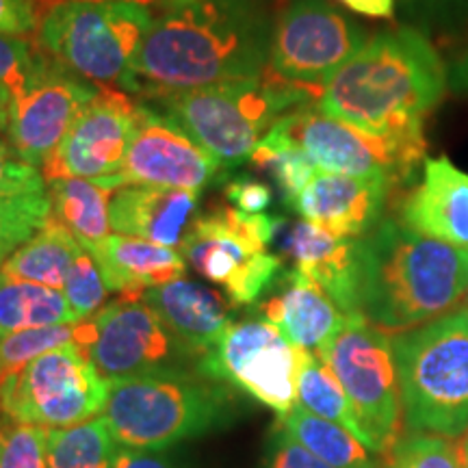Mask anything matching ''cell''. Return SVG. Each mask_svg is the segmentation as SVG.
<instances>
[{
	"label": "cell",
	"instance_id": "obj_1",
	"mask_svg": "<svg viewBox=\"0 0 468 468\" xmlns=\"http://www.w3.org/2000/svg\"><path fill=\"white\" fill-rule=\"evenodd\" d=\"M269 44L248 0H163L134 61V83L154 98L256 79L267 69Z\"/></svg>",
	"mask_w": 468,
	"mask_h": 468
},
{
	"label": "cell",
	"instance_id": "obj_2",
	"mask_svg": "<svg viewBox=\"0 0 468 468\" xmlns=\"http://www.w3.org/2000/svg\"><path fill=\"white\" fill-rule=\"evenodd\" d=\"M447 87V68L430 39L403 27L368 39L332 76L317 107L365 131L410 137L423 134Z\"/></svg>",
	"mask_w": 468,
	"mask_h": 468
},
{
	"label": "cell",
	"instance_id": "obj_3",
	"mask_svg": "<svg viewBox=\"0 0 468 468\" xmlns=\"http://www.w3.org/2000/svg\"><path fill=\"white\" fill-rule=\"evenodd\" d=\"M360 313L384 332L452 313L468 292V250L384 219L358 241Z\"/></svg>",
	"mask_w": 468,
	"mask_h": 468
},
{
	"label": "cell",
	"instance_id": "obj_4",
	"mask_svg": "<svg viewBox=\"0 0 468 468\" xmlns=\"http://www.w3.org/2000/svg\"><path fill=\"white\" fill-rule=\"evenodd\" d=\"M403 423L410 434L468 431V308L393 336Z\"/></svg>",
	"mask_w": 468,
	"mask_h": 468
},
{
	"label": "cell",
	"instance_id": "obj_5",
	"mask_svg": "<svg viewBox=\"0 0 468 468\" xmlns=\"http://www.w3.org/2000/svg\"><path fill=\"white\" fill-rule=\"evenodd\" d=\"M154 101L221 165H237L250 159L286 111L308 102L310 96L267 68L256 79L167 91Z\"/></svg>",
	"mask_w": 468,
	"mask_h": 468
},
{
	"label": "cell",
	"instance_id": "obj_6",
	"mask_svg": "<svg viewBox=\"0 0 468 468\" xmlns=\"http://www.w3.org/2000/svg\"><path fill=\"white\" fill-rule=\"evenodd\" d=\"M150 25L137 0H58L39 22V50L87 83L137 91L134 61Z\"/></svg>",
	"mask_w": 468,
	"mask_h": 468
},
{
	"label": "cell",
	"instance_id": "obj_7",
	"mask_svg": "<svg viewBox=\"0 0 468 468\" xmlns=\"http://www.w3.org/2000/svg\"><path fill=\"white\" fill-rule=\"evenodd\" d=\"M208 378H191L176 368L109 379L102 417L117 444L165 449L215 430L228 414V395Z\"/></svg>",
	"mask_w": 468,
	"mask_h": 468
},
{
	"label": "cell",
	"instance_id": "obj_8",
	"mask_svg": "<svg viewBox=\"0 0 468 468\" xmlns=\"http://www.w3.org/2000/svg\"><path fill=\"white\" fill-rule=\"evenodd\" d=\"M280 226L282 219L265 213L218 208L191 221L180 241V254L193 271L221 286L232 306H248L282 269V261L267 251Z\"/></svg>",
	"mask_w": 468,
	"mask_h": 468
},
{
	"label": "cell",
	"instance_id": "obj_9",
	"mask_svg": "<svg viewBox=\"0 0 468 468\" xmlns=\"http://www.w3.org/2000/svg\"><path fill=\"white\" fill-rule=\"evenodd\" d=\"M317 356L347 393L365 444L384 460L406 425L393 336L367 317H351Z\"/></svg>",
	"mask_w": 468,
	"mask_h": 468
},
{
	"label": "cell",
	"instance_id": "obj_10",
	"mask_svg": "<svg viewBox=\"0 0 468 468\" xmlns=\"http://www.w3.org/2000/svg\"><path fill=\"white\" fill-rule=\"evenodd\" d=\"M107 399V379L79 345L46 351L0 382V410L20 425H80L102 417Z\"/></svg>",
	"mask_w": 468,
	"mask_h": 468
},
{
	"label": "cell",
	"instance_id": "obj_11",
	"mask_svg": "<svg viewBox=\"0 0 468 468\" xmlns=\"http://www.w3.org/2000/svg\"><path fill=\"white\" fill-rule=\"evenodd\" d=\"M276 126L306 152L317 169L384 180L393 189L412 180L425 154L423 134H378L319 109L292 111Z\"/></svg>",
	"mask_w": 468,
	"mask_h": 468
},
{
	"label": "cell",
	"instance_id": "obj_12",
	"mask_svg": "<svg viewBox=\"0 0 468 468\" xmlns=\"http://www.w3.org/2000/svg\"><path fill=\"white\" fill-rule=\"evenodd\" d=\"M367 42L365 31L325 0H297L271 35L269 69L319 102L332 76Z\"/></svg>",
	"mask_w": 468,
	"mask_h": 468
},
{
	"label": "cell",
	"instance_id": "obj_13",
	"mask_svg": "<svg viewBox=\"0 0 468 468\" xmlns=\"http://www.w3.org/2000/svg\"><path fill=\"white\" fill-rule=\"evenodd\" d=\"M308 349L297 347L267 319L239 321L202 356L200 376L230 382L280 417L297 403V382Z\"/></svg>",
	"mask_w": 468,
	"mask_h": 468
},
{
	"label": "cell",
	"instance_id": "obj_14",
	"mask_svg": "<svg viewBox=\"0 0 468 468\" xmlns=\"http://www.w3.org/2000/svg\"><path fill=\"white\" fill-rule=\"evenodd\" d=\"M139 115V102L122 90L101 87L42 167L44 180L117 176Z\"/></svg>",
	"mask_w": 468,
	"mask_h": 468
},
{
	"label": "cell",
	"instance_id": "obj_15",
	"mask_svg": "<svg viewBox=\"0 0 468 468\" xmlns=\"http://www.w3.org/2000/svg\"><path fill=\"white\" fill-rule=\"evenodd\" d=\"M210 156L169 115L139 104L120 176L126 185L165 186L200 193L221 172Z\"/></svg>",
	"mask_w": 468,
	"mask_h": 468
},
{
	"label": "cell",
	"instance_id": "obj_16",
	"mask_svg": "<svg viewBox=\"0 0 468 468\" xmlns=\"http://www.w3.org/2000/svg\"><path fill=\"white\" fill-rule=\"evenodd\" d=\"M98 90L52 58L42 80L11 102L7 133L16 154L42 169Z\"/></svg>",
	"mask_w": 468,
	"mask_h": 468
},
{
	"label": "cell",
	"instance_id": "obj_17",
	"mask_svg": "<svg viewBox=\"0 0 468 468\" xmlns=\"http://www.w3.org/2000/svg\"><path fill=\"white\" fill-rule=\"evenodd\" d=\"M91 324L93 343L87 356L107 382L156 371L174 354L172 332L144 300L120 297L107 303Z\"/></svg>",
	"mask_w": 468,
	"mask_h": 468
},
{
	"label": "cell",
	"instance_id": "obj_18",
	"mask_svg": "<svg viewBox=\"0 0 468 468\" xmlns=\"http://www.w3.org/2000/svg\"><path fill=\"white\" fill-rule=\"evenodd\" d=\"M390 191L393 186L384 180L317 169L291 207L335 237L356 239L367 237L379 224Z\"/></svg>",
	"mask_w": 468,
	"mask_h": 468
},
{
	"label": "cell",
	"instance_id": "obj_19",
	"mask_svg": "<svg viewBox=\"0 0 468 468\" xmlns=\"http://www.w3.org/2000/svg\"><path fill=\"white\" fill-rule=\"evenodd\" d=\"M284 250L297 271L314 280L347 317H365L360 313L358 241L335 237L303 219L286 234Z\"/></svg>",
	"mask_w": 468,
	"mask_h": 468
},
{
	"label": "cell",
	"instance_id": "obj_20",
	"mask_svg": "<svg viewBox=\"0 0 468 468\" xmlns=\"http://www.w3.org/2000/svg\"><path fill=\"white\" fill-rule=\"evenodd\" d=\"M142 300L159 314L174 341L189 354L207 356L232 325L230 306L219 291L193 280H172L148 289Z\"/></svg>",
	"mask_w": 468,
	"mask_h": 468
},
{
	"label": "cell",
	"instance_id": "obj_21",
	"mask_svg": "<svg viewBox=\"0 0 468 468\" xmlns=\"http://www.w3.org/2000/svg\"><path fill=\"white\" fill-rule=\"evenodd\" d=\"M414 232L468 250V174L447 159L425 161L423 180L401 207Z\"/></svg>",
	"mask_w": 468,
	"mask_h": 468
},
{
	"label": "cell",
	"instance_id": "obj_22",
	"mask_svg": "<svg viewBox=\"0 0 468 468\" xmlns=\"http://www.w3.org/2000/svg\"><path fill=\"white\" fill-rule=\"evenodd\" d=\"M197 193L165 186H120L111 200V228L117 234L176 248L189 230Z\"/></svg>",
	"mask_w": 468,
	"mask_h": 468
},
{
	"label": "cell",
	"instance_id": "obj_23",
	"mask_svg": "<svg viewBox=\"0 0 468 468\" xmlns=\"http://www.w3.org/2000/svg\"><path fill=\"white\" fill-rule=\"evenodd\" d=\"M259 313L292 345L313 354L324 349L351 319L314 280L297 269L286 273L284 289L262 302Z\"/></svg>",
	"mask_w": 468,
	"mask_h": 468
},
{
	"label": "cell",
	"instance_id": "obj_24",
	"mask_svg": "<svg viewBox=\"0 0 468 468\" xmlns=\"http://www.w3.org/2000/svg\"><path fill=\"white\" fill-rule=\"evenodd\" d=\"M87 251L101 269L107 289L128 300H142L148 289L183 278L186 271L180 251L128 234H109Z\"/></svg>",
	"mask_w": 468,
	"mask_h": 468
},
{
	"label": "cell",
	"instance_id": "obj_25",
	"mask_svg": "<svg viewBox=\"0 0 468 468\" xmlns=\"http://www.w3.org/2000/svg\"><path fill=\"white\" fill-rule=\"evenodd\" d=\"M124 185L120 174L109 178L50 180V218L66 226L85 250L91 248L111 234V200Z\"/></svg>",
	"mask_w": 468,
	"mask_h": 468
},
{
	"label": "cell",
	"instance_id": "obj_26",
	"mask_svg": "<svg viewBox=\"0 0 468 468\" xmlns=\"http://www.w3.org/2000/svg\"><path fill=\"white\" fill-rule=\"evenodd\" d=\"M83 251V245L76 241L66 226L48 218L42 230L0 267V273L61 291Z\"/></svg>",
	"mask_w": 468,
	"mask_h": 468
},
{
	"label": "cell",
	"instance_id": "obj_27",
	"mask_svg": "<svg viewBox=\"0 0 468 468\" xmlns=\"http://www.w3.org/2000/svg\"><path fill=\"white\" fill-rule=\"evenodd\" d=\"M280 425L310 453L335 468H384V460L343 425L308 412L300 403L280 417Z\"/></svg>",
	"mask_w": 468,
	"mask_h": 468
},
{
	"label": "cell",
	"instance_id": "obj_28",
	"mask_svg": "<svg viewBox=\"0 0 468 468\" xmlns=\"http://www.w3.org/2000/svg\"><path fill=\"white\" fill-rule=\"evenodd\" d=\"M58 324H79L63 291L0 273V338Z\"/></svg>",
	"mask_w": 468,
	"mask_h": 468
},
{
	"label": "cell",
	"instance_id": "obj_29",
	"mask_svg": "<svg viewBox=\"0 0 468 468\" xmlns=\"http://www.w3.org/2000/svg\"><path fill=\"white\" fill-rule=\"evenodd\" d=\"M115 442L104 417L63 430H48V468H113Z\"/></svg>",
	"mask_w": 468,
	"mask_h": 468
},
{
	"label": "cell",
	"instance_id": "obj_30",
	"mask_svg": "<svg viewBox=\"0 0 468 468\" xmlns=\"http://www.w3.org/2000/svg\"><path fill=\"white\" fill-rule=\"evenodd\" d=\"M297 403L321 419L343 425L345 430H349L365 442L347 393L332 373V368L313 351H308L306 360H303L300 382H297Z\"/></svg>",
	"mask_w": 468,
	"mask_h": 468
},
{
	"label": "cell",
	"instance_id": "obj_31",
	"mask_svg": "<svg viewBox=\"0 0 468 468\" xmlns=\"http://www.w3.org/2000/svg\"><path fill=\"white\" fill-rule=\"evenodd\" d=\"M93 343V324L91 319L79 321V324H58L46 327H33V330L14 332L0 338V382L11 373L20 371L28 362L46 354V351L58 349L63 345H79L80 349H90ZM90 358V356H87Z\"/></svg>",
	"mask_w": 468,
	"mask_h": 468
},
{
	"label": "cell",
	"instance_id": "obj_32",
	"mask_svg": "<svg viewBox=\"0 0 468 468\" xmlns=\"http://www.w3.org/2000/svg\"><path fill=\"white\" fill-rule=\"evenodd\" d=\"M250 161L251 165L273 176L278 189L282 191L284 200L289 204L295 202V197L306 189L313 176L317 174V167L308 159L306 152L292 144L278 126H273L265 134V139L256 145Z\"/></svg>",
	"mask_w": 468,
	"mask_h": 468
},
{
	"label": "cell",
	"instance_id": "obj_33",
	"mask_svg": "<svg viewBox=\"0 0 468 468\" xmlns=\"http://www.w3.org/2000/svg\"><path fill=\"white\" fill-rule=\"evenodd\" d=\"M50 218L48 193L0 197V267L37 234Z\"/></svg>",
	"mask_w": 468,
	"mask_h": 468
},
{
	"label": "cell",
	"instance_id": "obj_34",
	"mask_svg": "<svg viewBox=\"0 0 468 468\" xmlns=\"http://www.w3.org/2000/svg\"><path fill=\"white\" fill-rule=\"evenodd\" d=\"M384 468H466L464 442L458 438L408 434L386 455Z\"/></svg>",
	"mask_w": 468,
	"mask_h": 468
},
{
	"label": "cell",
	"instance_id": "obj_35",
	"mask_svg": "<svg viewBox=\"0 0 468 468\" xmlns=\"http://www.w3.org/2000/svg\"><path fill=\"white\" fill-rule=\"evenodd\" d=\"M52 58L25 37L0 35V85L20 98L48 72Z\"/></svg>",
	"mask_w": 468,
	"mask_h": 468
},
{
	"label": "cell",
	"instance_id": "obj_36",
	"mask_svg": "<svg viewBox=\"0 0 468 468\" xmlns=\"http://www.w3.org/2000/svg\"><path fill=\"white\" fill-rule=\"evenodd\" d=\"M61 291L79 321L96 317L104 308V302H107V295L111 292L104 284L101 269H98L96 261L87 250L76 259Z\"/></svg>",
	"mask_w": 468,
	"mask_h": 468
},
{
	"label": "cell",
	"instance_id": "obj_37",
	"mask_svg": "<svg viewBox=\"0 0 468 468\" xmlns=\"http://www.w3.org/2000/svg\"><path fill=\"white\" fill-rule=\"evenodd\" d=\"M48 427L0 425V468H48Z\"/></svg>",
	"mask_w": 468,
	"mask_h": 468
},
{
	"label": "cell",
	"instance_id": "obj_38",
	"mask_svg": "<svg viewBox=\"0 0 468 468\" xmlns=\"http://www.w3.org/2000/svg\"><path fill=\"white\" fill-rule=\"evenodd\" d=\"M42 191H46L42 169L28 165L9 144L0 142V197Z\"/></svg>",
	"mask_w": 468,
	"mask_h": 468
},
{
	"label": "cell",
	"instance_id": "obj_39",
	"mask_svg": "<svg viewBox=\"0 0 468 468\" xmlns=\"http://www.w3.org/2000/svg\"><path fill=\"white\" fill-rule=\"evenodd\" d=\"M267 468H335L327 462L310 453L306 447L292 438L282 425H276L271 436V447H269Z\"/></svg>",
	"mask_w": 468,
	"mask_h": 468
},
{
	"label": "cell",
	"instance_id": "obj_40",
	"mask_svg": "<svg viewBox=\"0 0 468 468\" xmlns=\"http://www.w3.org/2000/svg\"><path fill=\"white\" fill-rule=\"evenodd\" d=\"M39 17L33 0H0V35H25L37 31Z\"/></svg>",
	"mask_w": 468,
	"mask_h": 468
},
{
	"label": "cell",
	"instance_id": "obj_41",
	"mask_svg": "<svg viewBox=\"0 0 468 468\" xmlns=\"http://www.w3.org/2000/svg\"><path fill=\"white\" fill-rule=\"evenodd\" d=\"M226 197L243 213H262L271 204L273 193L267 185L251 178H237L226 186Z\"/></svg>",
	"mask_w": 468,
	"mask_h": 468
},
{
	"label": "cell",
	"instance_id": "obj_42",
	"mask_svg": "<svg viewBox=\"0 0 468 468\" xmlns=\"http://www.w3.org/2000/svg\"><path fill=\"white\" fill-rule=\"evenodd\" d=\"M113 468H174L159 453H152L150 449H133V447H115Z\"/></svg>",
	"mask_w": 468,
	"mask_h": 468
},
{
	"label": "cell",
	"instance_id": "obj_43",
	"mask_svg": "<svg viewBox=\"0 0 468 468\" xmlns=\"http://www.w3.org/2000/svg\"><path fill=\"white\" fill-rule=\"evenodd\" d=\"M345 7L368 17H390L395 11V0H341Z\"/></svg>",
	"mask_w": 468,
	"mask_h": 468
},
{
	"label": "cell",
	"instance_id": "obj_44",
	"mask_svg": "<svg viewBox=\"0 0 468 468\" xmlns=\"http://www.w3.org/2000/svg\"><path fill=\"white\" fill-rule=\"evenodd\" d=\"M449 87L455 91H468V48L455 58L453 66L449 68Z\"/></svg>",
	"mask_w": 468,
	"mask_h": 468
},
{
	"label": "cell",
	"instance_id": "obj_45",
	"mask_svg": "<svg viewBox=\"0 0 468 468\" xmlns=\"http://www.w3.org/2000/svg\"><path fill=\"white\" fill-rule=\"evenodd\" d=\"M11 102H14V96L7 87L0 85V131H7L9 126V115H11Z\"/></svg>",
	"mask_w": 468,
	"mask_h": 468
},
{
	"label": "cell",
	"instance_id": "obj_46",
	"mask_svg": "<svg viewBox=\"0 0 468 468\" xmlns=\"http://www.w3.org/2000/svg\"><path fill=\"white\" fill-rule=\"evenodd\" d=\"M464 453H466V468H468V438L464 441Z\"/></svg>",
	"mask_w": 468,
	"mask_h": 468
},
{
	"label": "cell",
	"instance_id": "obj_47",
	"mask_svg": "<svg viewBox=\"0 0 468 468\" xmlns=\"http://www.w3.org/2000/svg\"><path fill=\"white\" fill-rule=\"evenodd\" d=\"M137 3H144V0H137Z\"/></svg>",
	"mask_w": 468,
	"mask_h": 468
},
{
	"label": "cell",
	"instance_id": "obj_48",
	"mask_svg": "<svg viewBox=\"0 0 468 468\" xmlns=\"http://www.w3.org/2000/svg\"><path fill=\"white\" fill-rule=\"evenodd\" d=\"M466 300H468V292H466Z\"/></svg>",
	"mask_w": 468,
	"mask_h": 468
}]
</instances>
